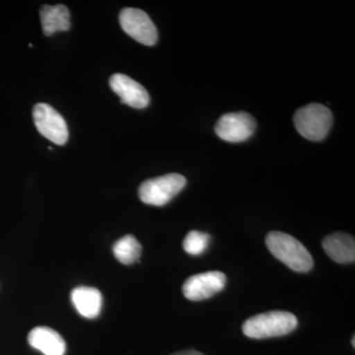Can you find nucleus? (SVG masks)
Masks as SVG:
<instances>
[{"label":"nucleus","instance_id":"1a4fd4ad","mask_svg":"<svg viewBox=\"0 0 355 355\" xmlns=\"http://www.w3.org/2000/svg\"><path fill=\"white\" fill-rule=\"evenodd\" d=\"M110 87L123 104L135 109L146 108L150 102L146 89L125 74L116 73L110 78Z\"/></svg>","mask_w":355,"mask_h":355},{"label":"nucleus","instance_id":"f03ea898","mask_svg":"<svg viewBox=\"0 0 355 355\" xmlns=\"http://www.w3.org/2000/svg\"><path fill=\"white\" fill-rule=\"evenodd\" d=\"M296 316L287 311H270L249 318L243 324V333L248 338L263 340L286 336L297 328Z\"/></svg>","mask_w":355,"mask_h":355},{"label":"nucleus","instance_id":"f3484780","mask_svg":"<svg viewBox=\"0 0 355 355\" xmlns=\"http://www.w3.org/2000/svg\"><path fill=\"white\" fill-rule=\"evenodd\" d=\"M352 347H355V338H352Z\"/></svg>","mask_w":355,"mask_h":355},{"label":"nucleus","instance_id":"f257e3e1","mask_svg":"<svg viewBox=\"0 0 355 355\" xmlns=\"http://www.w3.org/2000/svg\"><path fill=\"white\" fill-rule=\"evenodd\" d=\"M266 244L270 253L294 272H307L314 265L312 256L302 243L286 233H268Z\"/></svg>","mask_w":355,"mask_h":355},{"label":"nucleus","instance_id":"4468645a","mask_svg":"<svg viewBox=\"0 0 355 355\" xmlns=\"http://www.w3.org/2000/svg\"><path fill=\"white\" fill-rule=\"evenodd\" d=\"M141 250V245L132 235L121 238L113 246L114 257L123 265H132L139 261Z\"/></svg>","mask_w":355,"mask_h":355},{"label":"nucleus","instance_id":"6e6552de","mask_svg":"<svg viewBox=\"0 0 355 355\" xmlns=\"http://www.w3.org/2000/svg\"><path fill=\"white\" fill-rule=\"evenodd\" d=\"M226 286V277L221 272L198 273L184 282V297L191 301H200L218 293Z\"/></svg>","mask_w":355,"mask_h":355},{"label":"nucleus","instance_id":"423d86ee","mask_svg":"<svg viewBox=\"0 0 355 355\" xmlns=\"http://www.w3.org/2000/svg\"><path fill=\"white\" fill-rule=\"evenodd\" d=\"M120 24L123 31L135 41L153 46L158 39L157 29L146 12L137 8H125L120 13Z\"/></svg>","mask_w":355,"mask_h":355},{"label":"nucleus","instance_id":"ddd939ff","mask_svg":"<svg viewBox=\"0 0 355 355\" xmlns=\"http://www.w3.org/2000/svg\"><path fill=\"white\" fill-rule=\"evenodd\" d=\"M42 27L46 36H51L57 32L67 31L70 28V13L67 6H44L42 7Z\"/></svg>","mask_w":355,"mask_h":355},{"label":"nucleus","instance_id":"20e7f679","mask_svg":"<svg viewBox=\"0 0 355 355\" xmlns=\"http://www.w3.org/2000/svg\"><path fill=\"white\" fill-rule=\"evenodd\" d=\"M186 184V178L176 173L153 178L140 184L139 198L146 205L162 207L176 197Z\"/></svg>","mask_w":355,"mask_h":355},{"label":"nucleus","instance_id":"dca6fc26","mask_svg":"<svg viewBox=\"0 0 355 355\" xmlns=\"http://www.w3.org/2000/svg\"><path fill=\"white\" fill-rule=\"evenodd\" d=\"M171 355H205L202 352H197V350H183V352H176V354Z\"/></svg>","mask_w":355,"mask_h":355},{"label":"nucleus","instance_id":"9b49d317","mask_svg":"<svg viewBox=\"0 0 355 355\" xmlns=\"http://www.w3.org/2000/svg\"><path fill=\"white\" fill-rule=\"evenodd\" d=\"M326 254L338 263H354L355 261V241L352 236L347 233H334L323 240Z\"/></svg>","mask_w":355,"mask_h":355},{"label":"nucleus","instance_id":"7ed1b4c3","mask_svg":"<svg viewBox=\"0 0 355 355\" xmlns=\"http://www.w3.org/2000/svg\"><path fill=\"white\" fill-rule=\"evenodd\" d=\"M296 130L312 141L323 140L333 125V114L328 107L318 103L306 105L296 111L293 118Z\"/></svg>","mask_w":355,"mask_h":355},{"label":"nucleus","instance_id":"0eeeda50","mask_svg":"<svg viewBox=\"0 0 355 355\" xmlns=\"http://www.w3.org/2000/svg\"><path fill=\"white\" fill-rule=\"evenodd\" d=\"M256 127V121L251 114L245 112L228 113L217 121L216 133L222 140L236 144L250 139Z\"/></svg>","mask_w":355,"mask_h":355},{"label":"nucleus","instance_id":"9d476101","mask_svg":"<svg viewBox=\"0 0 355 355\" xmlns=\"http://www.w3.org/2000/svg\"><path fill=\"white\" fill-rule=\"evenodd\" d=\"M28 343L44 355H64L67 345L62 336L48 327H37L28 335Z\"/></svg>","mask_w":355,"mask_h":355},{"label":"nucleus","instance_id":"f8f14e48","mask_svg":"<svg viewBox=\"0 0 355 355\" xmlns=\"http://www.w3.org/2000/svg\"><path fill=\"white\" fill-rule=\"evenodd\" d=\"M71 301L77 312L87 319H95L101 312L102 294L93 287H76L71 291Z\"/></svg>","mask_w":355,"mask_h":355},{"label":"nucleus","instance_id":"39448f33","mask_svg":"<svg viewBox=\"0 0 355 355\" xmlns=\"http://www.w3.org/2000/svg\"><path fill=\"white\" fill-rule=\"evenodd\" d=\"M33 119L37 130L46 139L58 146H64L69 139V130L62 114L53 107L40 103L33 110Z\"/></svg>","mask_w":355,"mask_h":355},{"label":"nucleus","instance_id":"2eb2a0df","mask_svg":"<svg viewBox=\"0 0 355 355\" xmlns=\"http://www.w3.org/2000/svg\"><path fill=\"white\" fill-rule=\"evenodd\" d=\"M210 237L207 233L193 230L184 237L183 247L186 253L191 256H200L207 251Z\"/></svg>","mask_w":355,"mask_h":355}]
</instances>
